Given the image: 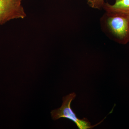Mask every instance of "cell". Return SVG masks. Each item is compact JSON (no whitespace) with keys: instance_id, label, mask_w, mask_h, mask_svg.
<instances>
[{"instance_id":"obj_1","label":"cell","mask_w":129,"mask_h":129,"mask_svg":"<svg viewBox=\"0 0 129 129\" xmlns=\"http://www.w3.org/2000/svg\"><path fill=\"white\" fill-rule=\"evenodd\" d=\"M103 32L109 39L121 45L129 42V15L117 12L105 11L100 20Z\"/></svg>"},{"instance_id":"obj_4","label":"cell","mask_w":129,"mask_h":129,"mask_svg":"<svg viewBox=\"0 0 129 129\" xmlns=\"http://www.w3.org/2000/svg\"><path fill=\"white\" fill-rule=\"evenodd\" d=\"M103 9L105 11L119 12L129 15V0H115L113 5L105 2Z\"/></svg>"},{"instance_id":"obj_5","label":"cell","mask_w":129,"mask_h":129,"mask_svg":"<svg viewBox=\"0 0 129 129\" xmlns=\"http://www.w3.org/2000/svg\"><path fill=\"white\" fill-rule=\"evenodd\" d=\"M90 7L98 10L103 9L105 0H85Z\"/></svg>"},{"instance_id":"obj_2","label":"cell","mask_w":129,"mask_h":129,"mask_svg":"<svg viewBox=\"0 0 129 129\" xmlns=\"http://www.w3.org/2000/svg\"><path fill=\"white\" fill-rule=\"evenodd\" d=\"M76 96L75 93L73 92L63 97L61 106L51 112L52 119L56 120L60 118H66L73 121L79 129H92L101 123L103 120L95 125H91L87 119L84 118L83 119H80L77 117L76 114L74 112L71 107L72 101Z\"/></svg>"},{"instance_id":"obj_3","label":"cell","mask_w":129,"mask_h":129,"mask_svg":"<svg viewBox=\"0 0 129 129\" xmlns=\"http://www.w3.org/2000/svg\"><path fill=\"white\" fill-rule=\"evenodd\" d=\"M23 0H0V25L15 19H23L26 15L21 5Z\"/></svg>"}]
</instances>
